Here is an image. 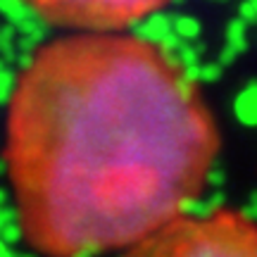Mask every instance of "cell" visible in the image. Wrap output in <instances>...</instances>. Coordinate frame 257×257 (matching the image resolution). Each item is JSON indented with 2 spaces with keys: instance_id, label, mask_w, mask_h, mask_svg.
<instances>
[{
  "instance_id": "1",
  "label": "cell",
  "mask_w": 257,
  "mask_h": 257,
  "mask_svg": "<svg viewBox=\"0 0 257 257\" xmlns=\"http://www.w3.org/2000/svg\"><path fill=\"white\" fill-rule=\"evenodd\" d=\"M219 136L195 81L141 36L74 34L38 48L10 88L5 172L41 257H93L184 217Z\"/></svg>"
},
{
  "instance_id": "4",
  "label": "cell",
  "mask_w": 257,
  "mask_h": 257,
  "mask_svg": "<svg viewBox=\"0 0 257 257\" xmlns=\"http://www.w3.org/2000/svg\"><path fill=\"white\" fill-rule=\"evenodd\" d=\"M226 43H224V50H221V55L217 62L221 67H229L238 60V55L245 53V48H248V24L243 22V19H231L229 27H226Z\"/></svg>"
},
{
  "instance_id": "3",
  "label": "cell",
  "mask_w": 257,
  "mask_h": 257,
  "mask_svg": "<svg viewBox=\"0 0 257 257\" xmlns=\"http://www.w3.org/2000/svg\"><path fill=\"white\" fill-rule=\"evenodd\" d=\"M29 12L46 24L79 31H114L138 27L172 0H22Z\"/></svg>"
},
{
  "instance_id": "5",
  "label": "cell",
  "mask_w": 257,
  "mask_h": 257,
  "mask_svg": "<svg viewBox=\"0 0 257 257\" xmlns=\"http://www.w3.org/2000/svg\"><path fill=\"white\" fill-rule=\"evenodd\" d=\"M174 34V15H169V12H155V15H150L146 17L141 24H138V34L143 41L148 43H153V46H162V41L169 38Z\"/></svg>"
},
{
  "instance_id": "2",
  "label": "cell",
  "mask_w": 257,
  "mask_h": 257,
  "mask_svg": "<svg viewBox=\"0 0 257 257\" xmlns=\"http://www.w3.org/2000/svg\"><path fill=\"white\" fill-rule=\"evenodd\" d=\"M126 257H257V229L233 212L179 217Z\"/></svg>"
},
{
  "instance_id": "6",
  "label": "cell",
  "mask_w": 257,
  "mask_h": 257,
  "mask_svg": "<svg viewBox=\"0 0 257 257\" xmlns=\"http://www.w3.org/2000/svg\"><path fill=\"white\" fill-rule=\"evenodd\" d=\"M200 22L191 15H174V34L186 43H195L200 36Z\"/></svg>"
},
{
  "instance_id": "7",
  "label": "cell",
  "mask_w": 257,
  "mask_h": 257,
  "mask_svg": "<svg viewBox=\"0 0 257 257\" xmlns=\"http://www.w3.org/2000/svg\"><path fill=\"white\" fill-rule=\"evenodd\" d=\"M236 107H238V112L245 119H257V83L248 86L245 91L240 93L238 100H236Z\"/></svg>"
},
{
  "instance_id": "8",
  "label": "cell",
  "mask_w": 257,
  "mask_h": 257,
  "mask_svg": "<svg viewBox=\"0 0 257 257\" xmlns=\"http://www.w3.org/2000/svg\"><path fill=\"white\" fill-rule=\"evenodd\" d=\"M221 69H224V67H221L219 62H202L200 67H198V69L191 74V79L195 83H198V81H200V83L217 81V79L221 76Z\"/></svg>"
},
{
  "instance_id": "9",
  "label": "cell",
  "mask_w": 257,
  "mask_h": 257,
  "mask_svg": "<svg viewBox=\"0 0 257 257\" xmlns=\"http://www.w3.org/2000/svg\"><path fill=\"white\" fill-rule=\"evenodd\" d=\"M238 19L245 24H257V0H243L238 8Z\"/></svg>"
}]
</instances>
